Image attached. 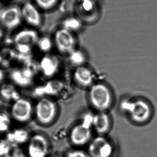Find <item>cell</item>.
<instances>
[{"label":"cell","mask_w":157,"mask_h":157,"mask_svg":"<svg viewBox=\"0 0 157 157\" xmlns=\"http://www.w3.org/2000/svg\"><path fill=\"white\" fill-rule=\"evenodd\" d=\"M89 99L92 106L99 112H105L110 108L113 101L109 88L102 83H96L91 86Z\"/></svg>","instance_id":"cell-1"},{"label":"cell","mask_w":157,"mask_h":157,"mask_svg":"<svg viewBox=\"0 0 157 157\" xmlns=\"http://www.w3.org/2000/svg\"><path fill=\"white\" fill-rule=\"evenodd\" d=\"M121 107L128 114L131 119L137 123L146 122L151 115L150 106L147 101L143 100L124 101L122 102Z\"/></svg>","instance_id":"cell-2"},{"label":"cell","mask_w":157,"mask_h":157,"mask_svg":"<svg viewBox=\"0 0 157 157\" xmlns=\"http://www.w3.org/2000/svg\"><path fill=\"white\" fill-rule=\"evenodd\" d=\"M57 113V109L55 103L50 99L44 98L36 103L34 116L39 124L48 125L55 120Z\"/></svg>","instance_id":"cell-3"},{"label":"cell","mask_w":157,"mask_h":157,"mask_svg":"<svg viewBox=\"0 0 157 157\" xmlns=\"http://www.w3.org/2000/svg\"><path fill=\"white\" fill-rule=\"evenodd\" d=\"M34 113V109L30 101L21 98L14 101L10 109L12 119L20 124H26L31 121Z\"/></svg>","instance_id":"cell-4"},{"label":"cell","mask_w":157,"mask_h":157,"mask_svg":"<svg viewBox=\"0 0 157 157\" xmlns=\"http://www.w3.org/2000/svg\"><path fill=\"white\" fill-rule=\"evenodd\" d=\"M113 152V145L102 135H99L90 141L88 154L90 157H111Z\"/></svg>","instance_id":"cell-5"},{"label":"cell","mask_w":157,"mask_h":157,"mask_svg":"<svg viewBox=\"0 0 157 157\" xmlns=\"http://www.w3.org/2000/svg\"><path fill=\"white\" fill-rule=\"evenodd\" d=\"M49 144L43 134L36 133L30 137L27 143V153L29 157H47Z\"/></svg>","instance_id":"cell-6"},{"label":"cell","mask_w":157,"mask_h":157,"mask_svg":"<svg viewBox=\"0 0 157 157\" xmlns=\"http://www.w3.org/2000/svg\"><path fill=\"white\" fill-rule=\"evenodd\" d=\"M21 17V10L19 7L10 6L0 12V22L8 30H12L19 25Z\"/></svg>","instance_id":"cell-7"},{"label":"cell","mask_w":157,"mask_h":157,"mask_svg":"<svg viewBox=\"0 0 157 157\" xmlns=\"http://www.w3.org/2000/svg\"><path fill=\"white\" fill-rule=\"evenodd\" d=\"M91 128L83 122L75 126L70 134V138L72 144L81 146L88 143L91 137Z\"/></svg>","instance_id":"cell-8"},{"label":"cell","mask_w":157,"mask_h":157,"mask_svg":"<svg viewBox=\"0 0 157 157\" xmlns=\"http://www.w3.org/2000/svg\"><path fill=\"white\" fill-rule=\"evenodd\" d=\"M55 41L58 49L61 53L70 54L75 50L76 41L72 33L64 28L56 33Z\"/></svg>","instance_id":"cell-9"},{"label":"cell","mask_w":157,"mask_h":157,"mask_svg":"<svg viewBox=\"0 0 157 157\" xmlns=\"http://www.w3.org/2000/svg\"><path fill=\"white\" fill-rule=\"evenodd\" d=\"M29 131L24 128H14L6 134V139L12 146H19L28 143L30 138Z\"/></svg>","instance_id":"cell-10"},{"label":"cell","mask_w":157,"mask_h":157,"mask_svg":"<svg viewBox=\"0 0 157 157\" xmlns=\"http://www.w3.org/2000/svg\"><path fill=\"white\" fill-rule=\"evenodd\" d=\"M111 126L109 116L105 112H99L93 115L92 127L99 135L106 133Z\"/></svg>","instance_id":"cell-11"},{"label":"cell","mask_w":157,"mask_h":157,"mask_svg":"<svg viewBox=\"0 0 157 157\" xmlns=\"http://www.w3.org/2000/svg\"><path fill=\"white\" fill-rule=\"evenodd\" d=\"M74 78L78 84L82 87H91L93 85V74L90 70L84 66L77 67L74 71Z\"/></svg>","instance_id":"cell-12"},{"label":"cell","mask_w":157,"mask_h":157,"mask_svg":"<svg viewBox=\"0 0 157 157\" xmlns=\"http://www.w3.org/2000/svg\"><path fill=\"white\" fill-rule=\"evenodd\" d=\"M22 16L31 25L38 26L41 23L40 14L36 8L30 2L25 3L21 10Z\"/></svg>","instance_id":"cell-13"},{"label":"cell","mask_w":157,"mask_h":157,"mask_svg":"<svg viewBox=\"0 0 157 157\" xmlns=\"http://www.w3.org/2000/svg\"><path fill=\"white\" fill-rule=\"evenodd\" d=\"M59 67V61L56 58L52 56L44 57L40 63V68L44 75L51 77L56 73Z\"/></svg>","instance_id":"cell-14"},{"label":"cell","mask_w":157,"mask_h":157,"mask_svg":"<svg viewBox=\"0 0 157 157\" xmlns=\"http://www.w3.org/2000/svg\"><path fill=\"white\" fill-rule=\"evenodd\" d=\"M38 41V36L35 31L25 30L19 32L14 37L16 44L27 45L30 46Z\"/></svg>","instance_id":"cell-15"},{"label":"cell","mask_w":157,"mask_h":157,"mask_svg":"<svg viewBox=\"0 0 157 157\" xmlns=\"http://www.w3.org/2000/svg\"><path fill=\"white\" fill-rule=\"evenodd\" d=\"M0 95L7 101H16L20 99L19 93L11 84H4L0 89Z\"/></svg>","instance_id":"cell-16"},{"label":"cell","mask_w":157,"mask_h":157,"mask_svg":"<svg viewBox=\"0 0 157 157\" xmlns=\"http://www.w3.org/2000/svg\"><path fill=\"white\" fill-rule=\"evenodd\" d=\"M11 77L13 80L18 85L21 86H26L31 83V79L27 78L22 71L14 70L12 72Z\"/></svg>","instance_id":"cell-17"},{"label":"cell","mask_w":157,"mask_h":157,"mask_svg":"<svg viewBox=\"0 0 157 157\" xmlns=\"http://www.w3.org/2000/svg\"><path fill=\"white\" fill-rule=\"evenodd\" d=\"M69 55V59L71 62L77 67L82 66L85 62V56L83 53L80 50L75 49Z\"/></svg>","instance_id":"cell-18"},{"label":"cell","mask_w":157,"mask_h":157,"mask_svg":"<svg viewBox=\"0 0 157 157\" xmlns=\"http://www.w3.org/2000/svg\"><path fill=\"white\" fill-rule=\"evenodd\" d=\"M11 118L5 113H0V134L10 131L11 124Z\"/></svg>","instance_id":"cell-19"},{"label":"cell","mask_w":157,"mask_h":157,"mask_svg":"<svg viewBox=\"0 0 157 157\" xmlns=\"http://www.w3.org/2000/svg\"><path fill=\"white\" fill-rule=\"evenodd\" d=\"M63 26L64 29L72 33L80 29L81 27V23L77 18H70L64 21Z\"/></svg>","instance_id":"cell-20"},{"label":"cell","mask_w":157,"mask_h":157,"mask_svg":"<svg viewBox=\"0 0 157 157\" xmlns=\"http://www.w3.org/2000/svg\"><path fill=\"white\" fill-rule=\"evenodd\" d=\"M80 7L82 13H92L95 10V4L93 1H83L82 2Z\"/></svg>","instance_id":"cell-21"},{"label":"cell","mask_w":157,"mask_h":157,"mask_svg":"<svg viewBox=\"0 0 157 157\" xmlns=\"http://www.w3.org/2000/svg\"><path fill=\"white\" fill-rule=\"evenodd\" d=\"M12 145L5 139H0V157H5L9 153Z\"/></svg>","instance_id":"cell-22"},{"label":"cell","mask_w":157,"mask_h":157,"mask_svg":"<svg viewBox=\"0 0 157 157\" xmlns=\"http://www.w3.org/2000/svg\"><path fill=\"white\" fill-rule=\"evenodd\" d=\"M5 157H26V155L20 147L12 146L10 150Z\"/></svg>","instance_id":"cell-23"},{"label":"cell","mask_w":157,"mask_h":157,"mask_svg":"<svg viewBox=\"0 0 157 157\" xmlns=\"http://www.w3.org/2000/svg\"><path fill=\"white\" fill-rule=\"evenodd\" d=\"M38 46L42 51L48 52L52 47L51 40L48 37H44L38 41Z\"/></svg>","instance_id":"cell-24"},{"label":"cell","mask_w":157,"mask_h":157,"mask_svg":"<svg viewBox=\"0 0 157 157\" xmlns=\"http://www.w3.org/2000/svg\"><path fill=\"white\" fill-rule=\"evenodd\" d=\"M38 6L44 10H49L56 4L57 1L56 0H38L36 1Z\"/></svg>","instance_id":"cell-25"},{"label":"cell","mask_w":157,"mask_h":157,"mask_svg":"<svg viewBox=\"0 0 157 157\" xmlns=\"http://www.w3.org/2000/svg\"><path fill=\"white\" fill-rule=\"evenodd\" d=\"M66 157H90L88 153L80 150H73L67 153Z\"/></svg>","instance_id":"cell-26"},{"label":"cell","mask_w":157,"mask_h":157,"mask_svg":"<svg viewBox=\"0 0 157 157\" xmlns=\"http://www.w3.org/2000/svg\"><path fill=\"white\" fill-rule=\"evenodd\" d=\"M17 48L18 51L22 55H26L28 54L31 50L30 46L27 45H17Z\"/></svg>","instance_id":"cell-27"},{"label":"cell","mask_w":157,"mask_h":157,"mask_svg":"<svg viewBox=\"0 0 157 157\" xmlns=\"http://www.w3.org/2000/svg\"><path fill=\"white\" fill-rule=\"evenodd\" d=\"M4 76V74L2 70H0V82L2 80Z\"/></svg>","instance_id":"cell-28"},{"label":"cell","mask_w":157,"mask_h":157,"mask_svg":"<svg viewBox=\"0 0 157 157\" xmlns=\"http://www.w3.org/2000/svg\"><path fill=\"white\" fill-rule=\"evenodd\" d=\"M51 157H62L61 156H59V155H55V156H52Z\"/></svg>","instance_id":"cell-29"}]
</instances>
